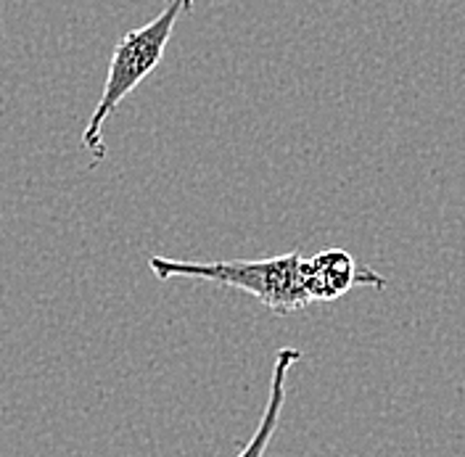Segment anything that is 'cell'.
Wrapping results in <instances>:
<instances>
[{"label": "cell", "mask_w": 465, "mask_h": 457, "mask_svg": "<svg viewBox=\"0 0 465 457\" xmlns=\"http://www.w3.org/2000/svg\"><path fill=\"white\" fill-rule=\"evenodd\" d=\"M151 273L159 281L191 278V281H212L220 286H231L254 296L270 313L286 314L302 313L310 302L304 288V257L289 252L281 257L267 259H231V262H185V259L151 257Z\"/></svg>", "instance_id": "obj_1"}, {"label": "cell", "mask_w": 465, "mask_h": 457, "mask_svg": "<svg viewBox=\"0 0 465 457\" xmlns=\"http://www.w3.org/2000/svg\"><path fill=\"white\" fill-rule=\"evenodd\" d=\"M191 11H193V0H167V5L162 8L156 19H151L143 27L124 32L122 40L116 43L98 106L93 109L85 133H83V145L93 159L90 162L93 167L106 159V144H104L106 119L114 114L116 106L162 64L164 51L173 40L177 19Z\"/></svg>", "instance_id": "obj_2"}, {"label": "cell", "mask_w": 465, "mask_h": 457, "mask_svg": "<svg viewBox=\"0 0 465 457\" xmlns=\"http://www.w3.org/2000/svg\"><path fill=\"white\" fill-rule=\"evenodd\" d=\"M302 273L310 302H336L354 286L383 288L389 283L373 267L357 264L354 257L339 246H328L312 259H304Z\"/></svg>", "instance_id": "obj_3"}, {"label": "cell", "mask_w": 465, "mask_h": 457, "mask_svg": "<svg viewBox=\"0 0 465 457\" xmlns=\"http://www.w3.org/2000/svg\"><path fill=\"white\" fill-rule=\"evenodd\" d=\"M302 360V352L283 346L278 354H275V365H272V375H270V394H267V404H264V412H262V421L254 436L246 442V447L238 452L235 457H264L275 429H278V421H281V412H283V402H286V381H289L291 368Z\"/></svg>", "instance_id": "obj_4"}]
</instances>
